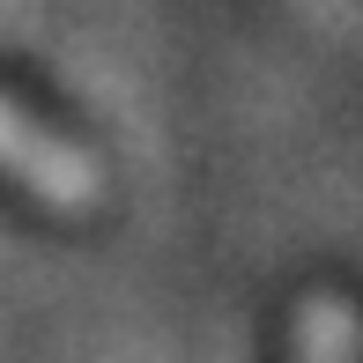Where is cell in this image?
<instances>
[{
  "mask_svg": "<svg viewBox=\"0 0 363 363\" xmlns=\"http://www.w3.org/2000/svg\"><path fill=\"white\" fill-rule=\"evenodd\" d=\"M0 186L38 201L45 216H96V201H104V163L74 134H60L52 119H38L23 96L0 89Z\"/></svg>",
  "mask_w": 363,
  "mask_h": 363,
  "instance_id": "6da1fadb",
  "label": "cell"
},
{
  "mask_svg": "<svg viewBox=\"0 0 363 363\" xmlns=\"http://www.w3.org/2000/svg\"><path fill=\"white\" fill-rule=\"evenodd\" d=\"M289 363H363V311L334 289H311L289 311Z\"/></svg>",
  "mask_w": 363,
  "mask_h": 363,
  "instance_id": "7a4b0ae2",
  "label": "cell"
}]
</instances>
